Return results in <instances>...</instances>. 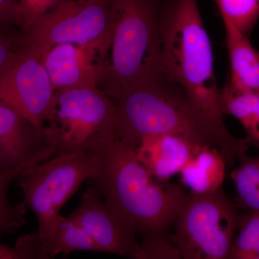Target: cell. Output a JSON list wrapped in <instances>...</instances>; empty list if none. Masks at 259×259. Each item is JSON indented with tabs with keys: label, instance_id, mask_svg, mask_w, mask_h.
Here are the masks:
<instances>
[{
	"label": "cell",
	"instance_id": "25",
	"mask_svg": "<svg viewBox=\"0 0 259 259\" xmlns=\"http://www.w3.org/2000/svg\"><path fill=\"white\" fill-rule=\"evenodd\" d=\"M253 259H259V245L258 248L255 250L254 255H253Z\"/></svg>",
	"mask_w": 259,
	"mask_h": 259
},
{
	"label": "cell",
	"instance_id": "18",
	"mask_svg": "<svg viewBox=\"0 0 259 259\" xmlns=\"http://www.w3.org/2000/svg\"><path fill=\"white\" fill-rule=\"evenodd\" d=\"M238 161L230 175L236 188L233 202L239 209L259 211V156L251 157L245 153Z\"/></svg>",
	"mask_w": 259,
	"mask_h": 259
},
{
	"label": "cell",
	"instance_id": "17",
	"mask_svg": "<svg viewBox=\"0 0 259 259\" xmlns=\"http://www.w3.org/2000/svg\"><path fill=\"white\" fill-rule=\"evenodd\" d=\"M258 94L239 92L226 84L219 90V102L223 115L238 119L245 130V144L259 150V123L255 114Z\"/></svg>",
	"mask_w": 259,
	"mask_h": 259
},
{
	"label": "cell",
	"instance_id": "10",
	"mask_svg": "<svg viewBox=\"0 0 259 259\" xmlns=\"http://www.w3.org/2000/svg\"><path fill=\"white\" fill-rule=\"evenodd\" d=\"M68 217L88 232L100 252L146 259L137 237L92 186L83 192L79 205Z\"/></svg>",
	"mask_w": 259,
	"mask_h": 259
},
{
	"label": "cell",
	"instance_id": "1",
	"mask_svg": "<svg viewBox=\"0 0 259 259\" xmlns=\"http://www.w3.org/2000/svg\"><path fill=\"white\" fill-rule=\"evenodd\" d=\"M101 153L90 186L141 238L145 258H180L167 238L187 193L180 186L154 178L138 159L135 148L115 140Z\"/></svg>",
	"mask_w": 259,
	"mask_h": 259
},
{
	"label": "cell",
	"instance_id": "9",
	"mask_svg": "<svg viewBox=\"0 0 259 259\" xmlns=\"http://www.w3.org/2000/svg\"><path fill=\"white\" fill-rule=\"evenodd\" d=\"M55 93L42 54L25 41L14 60L0 72V102L13 107L42 132Z\"/></svg>",
	"mask_w": 259,
	"mask_h": 259
},
{
	"label": "cell",
	"instance_id": "7",
	"mask_svg": "<svg viewBox=\"0 0 259 259\" xmlns=\"http://www.w3.org/2000/svg\"><path fill=\"white\" fill-rule=\"evenodd\" d=\"M240 216L223 188L203 195L187 194L174 224L180 258H230Z\"/></svg>",
	"mask_w": 259,
	"mask_h": 259
},
{
	"label": "cell",
	"instance_id": "14",
	"mask_svg": "<svg viewBox=\"0 0 259 259\" xmlns=\"http://www.w3.org/2000/svg\"><path fill=\"white\" fill-rule=\"evenodd\" d=\"M224 23L230 74L226 84L233 90L259 95V51L245 35L227 21Z\"/></svg>",
	"mask_w": 259,
	"mask_h": 259
},
{
	"label": "cell",
	"instance_id": "11",
	"mask_svg": "<svg viewBox=\"0 0 259 259\" xmlns=\"http://www.w3.org/2000/svg\"><path fill=\"white\" fill-rule=\"evenodd\" d=\"M105 46L62 44L44 51L42 60L55 91L100 88Z\"/></svg>",
	"mask_w": 259,
	"mask_h": 259
},
{
	"label": "cell",
	"instance_id": "15",
	"mask_svg": "<svg viewBox=\"0 0 259 259\" xmlns=\"http://www.w3.org/2000/svg\"><path fill=\"white\" fill-rule=\"evenodd\" d=\"M227 165L226 157L218 148L198 145L180 172L182 185L193 195L217 192L223 188Z\"/></svg>",
	"mask_w": 259,
	"mask_h": 259
},
{
	"label": "cell",
	"instance_id": "20",
	"mask_svg": "<svg viewBox=\"0 0 259 259\" xmlns=\"http://www.w3.org/2000/svg\"><path fill=\"white\" fill-rule=\"evenodd\" d=\"M223 21L249 35L259 20V0H212Z\"/></svg>",
	"mask_w": 259,
	"mask_h": 259
},
{
	"label": "cell",
	"instance_id": "5",
	"mask_svg": "<svg viewBox=\"0 0 259 259\" xmlns=\"http://www.w3.org/2000/svg\"><path fill=\"white\" fill-rule=\"evenodd\" d=\"M42 134L54 156L102 152L119 139L115 102L100 88L56 91Z\"/></svg>",
	"mask_w": 259,
	"mask_h": 259
},
{
	"label": "cell",
	"instance_id": "4",
	"mask_svg": "<svg viewBox=\"0 0 259 259\" xmlns=\"http://www.w3.org/2000/svg\"><path fill=\"white\" fill-rule=\"evenodd\" d=\"M163 0H115L100 89L115 98L164 74L160 12Z\"/></svg>",
	"mask_w": 259,
	"mask_h": 259
},
{
	"label": "cell",
	"instance_id": "2",
	"mask_svg": "<svg viewBox=\"0 0 259 259\" xmlns=\"http://www.w3.org/2000/svg\"><path fill=\"white\" fill-rule=\"evenodd\" d=\"M112 100L119 139L134 148L146 136L168 134L185 138L194 144L218 148L228 165L234 164L248 151L243 139H237L226 125L204 117L165 74Z\"/></svg>",
	"mask_w": 259,
	"mask_h": 259
},
{
	"label": "cell",
	"instance_id": "3",
	"mask_svg": "<svg viewBox=\"0 0 259 259\" xmlns=\"http://www.w3.org/2000/svg\"><path fill=\"white\" fill-rule=\"evenodd\" d=\"M162 66L200 113L225 125L210 40L198 0H163L160 12Z\"/></svg>",
	"mask_w": 259,
	"mask_h": 259
},
{
	"label": "cell",
	"instance_id": "16",
	"mask_svg": "<svg viewBox=\"0 0 259 259\" xmlns=\"http://www.w3.org/2000/svg\"><path fill=\"white\" fill-rule=\"evenodd\" d=\"M76 250L100 252L82 227L68 216L64 217L59 214L44 247L46 259L54 258L59 254L66 256Z\"/></svg>",
	"mask_w": 259,
	"mask_h": 259
},
{
	"label": "cell",
	"instance_id": "13",
	"mask_svg": "<svg viewBox=\"0 0 259 259\" xmlns=\"http://www.w3.org/2000/svg\"><path fill=\"white\" fill-rule=\"evenodd\" d=\"M198 145L175 135L143 138L135 148L138 159L156 180L167 182L181 170Z\"/></svg>",
	"mask_w": 259,
	"mask_h": 259
},
{
	"label": "cell",
	"instance_id": "19",
	"mask_svg": "<svg viewBox=\"0 0 259 259\" xmlns=\"http://www.w3.org/2000/svg\"><path fill=\"white\" fill-rule=\"evenodd\" d=\"M25 167L9 171H0V236L13 234L26 223L27 206L25 202L13 203L8 196L10 185L17 180Z\"/></svg>",
	"mask_w": 259,
	"mask_h": 259
},
{
	"label": "cell",
	"instance_id": "6",
	"mask_svg": "<svg viewBox=\"0 0 259 259\" xmlns=\"http://www.w3.org/2000/svg\"><path fill=\"white\" fill-rule=\"evenodd\" d=\"M100 158L101 153L97 152L56 155L28 165L19 175L23 202L37 218L42 253L61 209L83 182L96 175Z\"/></svg>",
	"mask_w": 259,
	"mask_h": 259
},
{
	"label": "cell",
	"instance_id": "8",
	"mask_svg": "<svg viewBox=\"0 0 259 259\" xmlns=\"http://www.w3.org/2000/svg\"><path fill=\"white\" fill-rule=\"evenodd\" d=\"M115 0H66L25 34L28 47L42 54L62 44L105 46L111 31Z\"/></svg>",
	"mask_w": 259,
	"mask_h": 259
},
{
	"label": "cell",
	"instance_id": "22",
	"mask_svg": "<svg viewBox=\"0 0 259 259\" xmlns=\"http://www.w3.org/2000/svg\"><path fill=\"white\" fill-rule=\"evenodd\" d=\"M0 259H45L37 231L20 236L13 247L3 243L0 236Z\"/></svg>",
	"mask_w": 259,
	"mask_h": 259
},
{
	"label": "cell",
	"instance_id": "12",
	"mask_svg": "<svg viewBox=\"0 0 259 259\" xmlns=\"http://www.w3.org/2000/svg\"><path fill=\"white\" fill-rule=\"evenodd\" d=\"M54 156L41 131L13 107L0 102V171H9Z\"/></svg>",
	"mask_w": 259,
	"mask_h": 259
},
{
	"label": "cell",
	"instance_id": "21",
	"mask_svg": "<svg viewBox=\"0 0 259 259\" xmlns=\"http://www.w3.org/2000/svg\"><path fill=\"white\" fill-rule=\"evenodd\" d=\"M66 0H19L15 23L28 33L46 15Z\"/></svg>",
	"mask_w": 259,
	"mask_h": 259
},
{
	"label": "cell",
	"instance_id": "23",
	"mask_svg": "<svg viewBox=\"0 0 259 259\" xmlns=\"http://www.w3.org/2000/svg\"><path fill=\"white\" fill-rule=\"evenodd\" d=\"M25 45V37L20 40L0 34V72L14 60Z\"/></svg>",
	"mask_w": 259,
	"mask_h": 259
},
{
	"label": "cell",
	"instance_id": "24",
	"mask_svg": "<svg viewBox=\"0 0 259 259\" xmlns=\"http://www.w3.org/2000/svg\"><path fill=\"white\" fill-rule=\"evenodd\" d=\"M19 0H0V23L14 22Z\"/></svg>",
	"mask_w": 259,
	"mask_h": 259
}]
</instances>
